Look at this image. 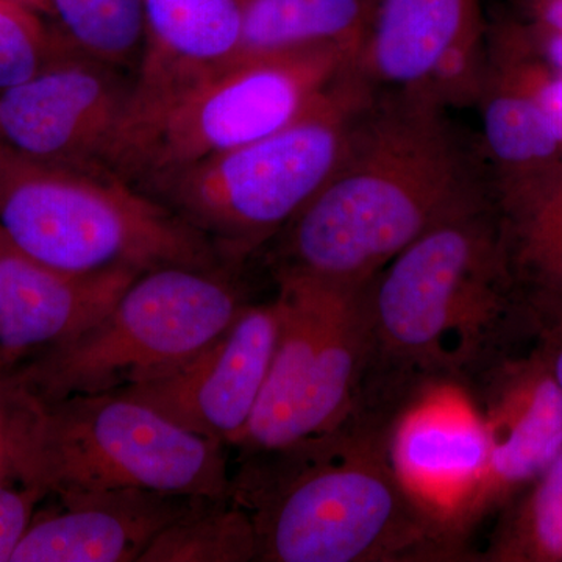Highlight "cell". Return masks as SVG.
<instances>
[{
    "label": "cell",
    "mask_w": 562,
    "mask_h": 562,
    "mask_svg": "<svg viewBox=\"0 0 562 562\" xmlns=\"http://www.w3.org/2000/svg\"><path fill=\"white\" fill-rule=\"evenodd\" d=\"M0 239L70 273L228 268L201 233L116 173L32 160L2 140Z\"/></svg>",
    "instance_id": "cell-5"
},
{
    "label": "cell",
    "mask_w": 562,
    "mask_h": 562,
    "mask_svg": "<svg viewBox=\"0 0 562 562\" xmlns=\"http://www.w3.org/2000/svg\"><path fill=\"white\" fill-rule=\"evenodd\" d=\"M243 7L244 0H144L146 41L133 92L166 90L231 60Z\"/></svg>",
    "instance_id": "cell-18"
},
{
    "label": "cell",
    "mask_w": 562,
    "mask_h": 562,
    "mask_svg": "<svg viewBox=\"0 0 562 562\" xmlns=\"http://www.w3.org/2000/svg\"><path fill=\"white\" fill-rule=\"evenodd\" d=\"M486 425L490 457L476 527L497 514L562 449V391L541 351L512 355L469 387Z\"/></svg>",
    "instance_id": "cell-13"
},
{
    "label": "cell",
    "mask_w": 562,
    "mask_h": 562,
    "mask_svg": "<svg viewBox=\"0 0 562 562\" xmlns=\"http://www.w3.org/2000/svg\"><path fill=\"white\" fill-rule=\"evenodd\" d=\"M491 198L447 110L417 91H376L346 154L269 244L272 276L362 290L420 236Z\"/></svg>",
    "instance_id": "cell-1"
},
{
    "label": "cell",
    "mask_w": 562,
    "mask_h": 562,
    "mask_svg": "<svg viewBox=\"0 0 562 562\" xmlns=\"http://www.w3.org/2000/svg\"><path fill=\"white\" fill-rule=\"evenodd\" d=\"M371 362L361 406L397 414L424 384L460 383L516 355L535 324L498 238L492 199L420 236L368 284Z\"/></svg>",
    "instance_id": "cell-2"
},
{
    "label": "cell",
    "mask_w": 562,
    "mask_h": 562,
    "mask_svg": "<svg viewBox=\"0 0 562 562\" xmlns=\"http://www.w3.org/2000/svg\"><path fill=\"white\" fill-rule=\"evenodd\" d=\"M535 346L562 391V308L535 321Z\"/></svg>",
    "instance_id": "cell-28"
},
{
    "label": "cell",
    "mask_w": 562,
    "mask_h": 562,
    "mask_svg": "<svg viewBox=\"0 0 562 562\" xmlns=\"http://www.w3.org/2000/svg\"><path fill=\"white\" fill-rule=\"evenodd\" d=\"M43 501V494L27 484L0 483V562L11 561Z\"/></svg>",
    "instance_id": "cell-27"
},
{
    "label": "cell",
    "mask_w": 562,
    "mask_h": 562,
    "mask_svg": "<svg viewBox=\"0 0 562 562\" xmlns=\"http://www.w3.org/2000/svg\"><path fill=\"white\" fill-rule=\"evenodd\" d=\"M133 87L124 70L69 52L0 91V140L32 160L110 171Z\"/></svg>",
    "instance_id": "cell-11"
},
{
    "label": "cell",
    "mask_w": 562,
    "mask_h": 562,
    "mask_svg": "<svg viewBox=\"0 0 562 562\" xmlns=\"http://www.w3.org/2000/svg\"><path fill=\"white\" fill-rule=\"evenodd\" d=\"M279 336L268 380L235 447L272 452L338 428L361 401L371 362L362 290L272 276Z\"/></svg>",
    "instance_id": "cell-9"
},
{
    "label": "cell",
    "mask_w": 562,
    "mask_h": 562,
    "mask_svg": "<svg viewBox=\"0 0 562 562\" xmlns=\"http://www.w3.org/2000/svg\"><path fill=\"white\" fill-rule=\"evenodd\" d=\"M2 2L18 3V5L27 7V9L43 14L44 18H47V20L52 22L49 0H2Z\"/></svg>",
    "instance_id": "cell-31"
},
{
    "label": "cell",
    "mask_w": 562,
    "mask_h": 562,
    "mask_svg": "<svg viewBox=\"0 0 562 562\" xmlns=\"http://www.w3.org/2000/svg\"><path fill=\"white\" fill-rule=\"evenodd\" d=\"M372 9L373 0H244L241 38L231 60L338 47L358 63Z\"/></svg>",
    "instance_id": "cell-20"
},
{
    "label": "cell",
    "mask_w": 562,
    "mask_h": 562,
    "mask_svg": "<svg viewBox=\"0 0 562 562\" xmlns=\"http://www.w3.org/2000/svg\"><path fill=\"white\" fill-rule=\"evenodd\" d=\"M387 457L422 512L471 550L490 457L486 425L472 391L435 382L414 392L392 420Z\"/></svg>",
    "instance_id": "cell-10"
},
{
    "label": "cell",
    "mask_w": 562,
    "mask_h": 562,
    "mask_svg": "<svg viewBox=\"0 0 562 562\" xmlns=\"http://www.w3.org/2000/svg\"><path fill=\"white\" fill-rule=\"evenodd\" d=\"M249 514L232 497L202 498L158 535L139 562L257 561Z\"/></svg>",
    "instance_id": "cell-23"
},
{
    "label": "cell",
    "mask_w": 562,
    "mask_h": 562,
    "mask_svg": "<svg viewBox=\"0 0 562 562\" xmlns=\"http://www.w3.org/2000/svg\"><path fill=\"white\" fill-rule=\"evenodd\" d=\"M376 90L360 72L308 116L150 181L146 192L241 269L330 179Z\"/></svg>",
    "instance_id": "cell-6"
},
{
    "label": "cell",
    "mask_w": 562,
    "mask_h": 562,
    "mask_svg": "<svg viewBox=\"0 0 562 562\" xmlns=\"http://www.w3.org/2000/svg\"><path fill=\"white\" fill-rule=\"evenodd\" d=\"M49 3L52 25L70 50L124 72H136L146 41L144 0Z\"/></svg>",
    "instance_id": "cell-22"
},
{
    "label": "cell",
    "mask_w": 562,
    "mask_h": 562,
    "mask_svg": "<svg viewBox=\"0 0 562 562\" xmlns=\"http://www.w3.org/2000/svg\"><path fill=\"white\" fill-rule=\"evenodd\" d=\"M490 68L487 27L475 29L442 52L417 91L443 110L479 105ZM408 91V90H405Z\"/></svg>",
    "instance_id": "cell-25"
},
{
    "label": "cell",
    "mask_w": 562,
    "mask_h": 562,
    "mask_svg": "<svg viewBox=\"0 0 562 562\" xmlns=\"http://www.w3.org/2000/svg\"><path fill=\"white\" fill-rule=\"evenodd\" d=\"M55 498V508L35 513L10 562H139L166 527L202 501L146 490Z\"/></svg>",
    "instance_id": "cell-14"
},
{
    "label": "cell",
    "mask_w": 562,
    "mask_h": 562,
    "mask_svg": "<svg viewBox=\"0 0 562 562\" xmlns=\"http://www.w3.org/2000/svg\"><path fill=\"white\" fill-rule=\"evenodd\" d=\"M525 40L535 50H539L543 63L549 68L562 72V35L561 33L550 32L539 25L531 24L530 27H524Z\"/></svg>",
    "instance_id": "cell-29"
},
{
    "label": "cell",
    "mask_w": 562,
    "mask_h": 562,
    "mask_svg": "<svg viewBox=\"0 0 562 562\" xmlns=\"http://www.w3.org/2000/svg\"><path fill=\"white\" fill-rule=\"evenodd\" d=\"M247 303L236 269L161 266L139 273L101 319L14 372L43 402L122 391L190 360Z\"/></svg>",
    "instance_id": "cell-8"
},
{
    "label": "cell",
    "mask_w": 562,
    "mask_h": 562,
    "mask_svg": "<svg viewBox=\"0 0 562 562\" xmlns=\"http://www.w3.org/2000/svg\"><path fill=\"white\" fill-rule=\"evenodd\" d=\"M373 3H375V0H373Z\"/></svg>",
    "instance_id": "cell-32"
},
{
    "label": "cell",
    "mask_w": 562,
    "mask_h": 562,
    "mask_svg": "<svg viewBox=\"0 0 562 562\" xmlns=\"http://www.w3.org/2000/svg\"><path fill=\"white\" fill-rule=\"evenodd\" d=\"M69 52L43 14L0 0V91L31 80Z\"/></svg>",
    "instance_id": "cell-24"
},
{
    "label": "cell",
    "mask_w": 562,
    "mask_h": 562,
    "mask_svg": "<svg viewBox=\"0 0 562 562\" xmlns=\"http://www.w3.org/2000/svg\"><path fill=\"white\" fill-rule=\"evenodd\" d=\"M279 336V305L247 303L205 349L172 371L117 391L181 427L235 449L268 380Z\"/></svg>",
    "instance_id": "cell-12"
},
{
    "label": "cell",
    "mask_w": 562,
    "mask_h": 562,
    "mask_svg": "<svg viewBox=\"0 0 562 562\" xmlns=\"http://www.w3.org/2000/svg\"><path fill=\"white\" fill-rule=\"evenodd\" d=\"M483 143L497 176L532 171L561 160L562 146L514 65L512 50L495 32L490 68L479 105Z\"/></svg>",
    "instance_id": "cell-19"
},
{
    "label": "cell",
    "mask_w": 562,
    "mask_h": 562,
    "mask_svg": "<svg viewBox=\"0 0 562 562\" xmlns=\"http://www.w3.org/2000/svg\"><path fill=\"white\" fill-rule=\"evenodd\" d=\"M227 447L122 392L36 397L21 483L44 498L146 490L231 497Z\"/></svg>",
    "instance_id": "cell-7"
},
{
    "label": "cell",
    "mask_w": 562,
    "mask_h": 562,
    "mask_svg": "<svg viewBox=\"0 0 562 562\" xmlns=\"http://www.w3.org/2000/svg\"><path fill=\"white\" fill-rule=\"evenodd\" d=\"M338 47L236 58L166 90L135 94L109 169L133 187L290 127L357 72Z\"/></svg>",
    "instance_id": "cell-4"
},
{
    "label": "cell",
    "mask_w": 562,
    "mask_h": 562,
    "mask_svg": "<svg viewBox=\"0 0 562 562\" xmlns=\"http://www.w3.org/2000/svg\"><path fill=\"white\" fill-rule=\"evenodd\" d=\"M484 25L480 0H375L358 72L376 91L417 90L450 44Z\"/></svg>",
    "instance_id": "cell-17"
},
{
    "label": "cell",
    "mask_w": 562,
    "mask_h": 562,
    "mask_svg": "<svg viewBox=\"0 0 562 562\" xmlns=\"http://www.w3.org/2000/svg\"><path fill=\"white\" fill-rule=\"evenodd\" d=\"M143 272L70 273L0 239V369L16 371L109 312Z\"/></svg>",
    "instance_id": "cell-15"
},
{
    "label": "cell",
    "mask_w": 562,
    "mask_h": 562,
    "mask_svg": "<svg viewBox=\"0 0 562 562\" xmlns=\"http://www.w3.org/2000/svg\"><path fill=\"white\" fill-rule=\"evenodd\" d=\"M391 424L355 412L324 435L239 457L231 497L254 524L258 562L476 561L403 490Z\"/></svg>",
    "instance_id": "cell-3"
},
{
    "label": "cell",
    "mask_w": 562,
    "mask_h": 562,
    "mask_svg": "<svg viewBox=\"0 0 562 562\" xmlns=\"http://www.w3.org/2000/svg\"><path fill=\"white\" fill-rule=\"evenodd\" d=\"M36 397L14 371L0 369V483L20 482Z\"/></svg>",
    "instance_id": "cell-26"
},
{
    "label": "cell",
    "mask_w": 562,
    "mask_h": 562,
    "mask_svg": "<svg viewBox=\"0 0 562 562\" xmlns=\"http://www.w3.org/2000/svg\"><path fill=\"white\" fill-rule=\"evenodd\" d=\"M532 24L562 35V0H527Z\"/></svg>",
    "instance_id": "cell-30"
},
{
    "label": "cell",
    "mask_w": 562,
    "mask_h": 562,
    "mask_svg": "<svg viewBox=\"0 0 562 562\" xmlns=\"http://www.w3.org/2000/svg\"><path fill=\"white\" fill-rule=\"evenodd\" d=\"M491 199L509 279L535 324L562 308V158L495 176Z\"/></svg>",
    "instance_id": "cell-16"
},
{
    "label": "cell",
    "mask_w": 562,
    "mask_h": 562,
    "mask_svg": "<svg viewBox=\"0 0 562 562\" xmlns=\"http://www.w3.org/2000/svg\"><path fill=\"white\" fill-rule=\"evenodd\" d=\"M498 514L483 562H562V449Z\"/></svg>",
    "instance_id": "cell-21"
}]
</instances>
